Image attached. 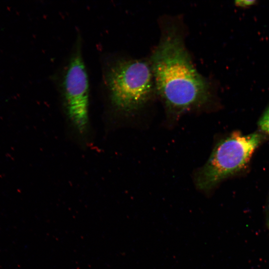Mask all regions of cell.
Wrapping results in <instances>:
<instances>
[{"instance_id": "obj_1", "label": "cell", "mask_w": 269, "mask_h": 269, "mask_svg": "<svg viewBox=\"0 0 269 269\" xmlns=\"http://www.w3.org/2000/svg\"><path fill=\"white\" fill-rule=\"evenodd\" d=\"M149 64L155 88L171 118L209 101V85L194 66L175 26L165 29Z\"/></svg>"}, {"instance_id": "obj_2", "label": "cell", "mask_w": 269, "mask_h": 269, "mask_svg": "<svg viewBox=\"0 0 269 269\" xmlns=\"http://www.w3.org/2000/svg\"><path fill=\"white\" fill-rule=\"evenodd\" d=\"M265 135L261 132L244 134L236 131L219 140L206 162L195 174L196 187L209 191L244 169Z\"/></svg>"}, {"instance_id": "obj_3", "label": "cell", "mask_w": 269, "mask_h": 269, "mask_svg": "<svg viewBox=\"0 0 269 269\" xmlns=\"http://www.w3.org/2000/svg\"><path fill=\"white\" fill-rule=\"evenodd\" d=\"M107 82L112 104L126 113L143 107L155 88L150 64L140 59L117 61L108 72Z\"/></svg>"}, {"instance_id": "obj_4", "label": "cell", "mask_w": 269, "mask_h": 269, "mask_svg": "<svg viewBox=\"0 0 269 269\" xmlns=\"http://www.w3.org/2000/svg\"><path fill=\"white\" fill-rule=\"evenodd\" d=\"M63 88L68 117L75 130L84 134L89 125V82L84 62L78 50L68 65Z\"/></svg>"}, {"instance_id": "obj_5", "label": "cell", "mask_w": 269, "mask_h": 269, "mask_svg": "<svg viewBox=\"0 0 269 269\" xmlns=\"http://www.w3.org/2000/svg\"><path fill=\"white\" fill-rule=\"evenodd\" d=\"M258 125L261 132L269 135V107L261 116Z\"/></svg>"}, {"instance_id": "obj_6", "label": "cell", "mask_w": 269, "mask_h": 269, "mask_svg": "<svg viewBox=\"0 0 269 269\" xmlns=\"http://www.w3.org/2000/svg\"><path fill=\"white\" fill-rule=\"evenodd\" d=\"M255 2V0H237L235 4L238 6L246 7L253 5Z\"/></svg>"}, {"instance_id": "obj_7", "label": "cell", "mask_w": 269, "mask_h": 269, "mask_svg": "<svg viewBox=\"0 0 269 269\" xmlns=\"http://www.w3.org/2000/svg\"><path fill=\"white\" fill-rule=\"evenodd\" d=\"M268 209L269 211V202H268Z\"/></svg>"}]
</instances>
